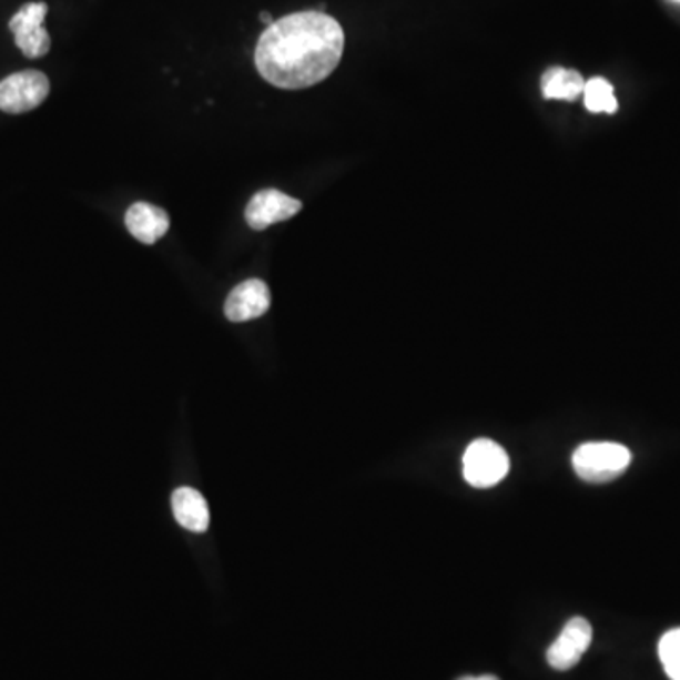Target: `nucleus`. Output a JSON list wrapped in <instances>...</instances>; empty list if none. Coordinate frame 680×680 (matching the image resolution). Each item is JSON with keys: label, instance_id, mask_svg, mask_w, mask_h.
<instances>
[{"label": "nucleus", "instance_id": "f257e3e1", "mask_svg": "<svg viewBox=\"0 0 680 680\" xmlns=\"http://www.w3.org/2000/svg\"><path fill=\"white\" fill-rule=\"evenodd\" d=\"M344 31L319 10L290 13L274 21L255 45L261 77L281 90H305L324 82L343 58Z\"/></svg>", "mask_w": 680, "mask_h": 680}, {"label": "nucleus", "instance_id": "f03ea898", "mask_svg": "<svg viewBox=\"0 0 680 680\" xmlns=\"http://www.w3.org/2000/svg\"><path fill=\"white\" fill-rule=\"evenodd\" d=\"M631 451L618 443H586L572 454V467L586 483L603 484L626 473Z\"/></svg>", "mask_w": 680, "mask_h": 680}, {"label": "nucleus", "instance_id": "7ed1b4c3", "mask_svg": "<svg viewBox=\"0 0 680 680\" xmlns=\"http://www.w3.org/2000/svg\"><path fill=\"white\" fill-rule=\"evenodd\" d=\"M509 456L490 439L473 440L464 454V477L475 488H491L507 477Z\"/></svg>", "mask_w": 680, "mask_h": 680}, {"label": "nucleus", "instance_id": "20e7f679", "mask_svg": "<svg viewBox=\"0 0 680 680\" xmlns=\"http://www.w3.org/2000/svg\"><path fill=\"white\" fill-rule=\"evenodd\" d=\"M48 95L50 80L44 72H16L0 82V110L7 114H26L39 109Z\"/></svg>", "mask_w": 680, "mask_h": 680}, {"label": "nucleus", "instance_id": "39448f33", "mask_svg": "<svg viewBox=\"0 0 680 680\" xmlns=\"http://www.w3.org/2000/svg\"><path fill=\"white\" fill-rule=\"evenodd\" d=\"M45 13H48L45 2H29L10 20L8 27L16 39V45L23 51L26 58H44L50 51V32L44 29Z\"/></svg>", "mask_w": 680, "mask_h": 680}, {"label": "nucleus", "instance_id": "423d86ee", "mask_svg": "<svg viewBox=\"0 0 680 680\" xmlns=\"http://www.w3.org/2000/svg\"><path fill=\"white\" fill-rule=\"evenodd\" d=\"M591 626L586 618H571L561 630L558 639L550 645L547 652V660L550 668L556 671H567L579 663L586 650L590 649Z\"/></svg>", "mask_w": 680, "mask_h": 680}, {"label": "nucleus", "instance_id": "0eeeda50", "mask_svg": "<svg viewBox=\"0 0 680 680\" xmlns=\"http://www.w3.org/2000/svg\"><path fill=\"white\" fill-rule=\"evenodd\" d=\"M303 203L290 197L278 190H265L255 193L246 206V222L255 231H263L274 223L286 222L300 214Z\"/></svg>", "mask_w": 680, "mask_h": 680}, {"label": "nucleus", "instance_id": "6e6552de", "mask_svg": "<svg viewBox=\"0 0 680 680\" xmlns=\"http://www.w3.org/2000/svg\"><path fill=\"white\" fill-rule=\"evenodd\" d=\"M268 308H271V292H268L267 284L257 281V278L238 284L230 293V297L223 306L227 319L236 322V324L260 318Z\"/></svg>", "mask_w": 680, "mask_h": 680}, {"label": "nucleus", "instance_id": "1a4fd4ad", "mask_svg": "<svg viewBox=\"0 0 680 680\" xmlns=\"http://www.w3.org/2000/svg\"><path fill=\"white\" fill-rule=\"evenodd\" d=\"M129 233L142 244H155L169 231L165 211L148 203H134L125 214Z\"/></svg>", "mask_w": 680, "mask_h": 680}, {"label": "nucleus", "instance_id": "9d476101", "mask_svg": "<svg viewBox=\"0 0 680 680\" xmlns=\"http://www.w3.org/2000/svg\"><path fill=\"white\" fill-rule=\"evenodd\" d=\"M172 512L182 528L204 534L211 526V510L204 497L193 488H179L172 494Z\"/></svg>", "mask_w": 680, "mask_h": 680}, {"label": "nucleus", "instance_id": "9b49d317", "mask_svg": "<svg viewBox=\"0 0 680 680\" xmlns=\"http://www.w3.org/2000/svg\"><path fill=\"white\" fill-rule=\"evenodd\" d=\"M585 78L577 71L554 67L542 74V95L552 101H575L585 93Z\"/></svg>", "mask_w": 680, "mask_h": 680}, {"label": "nucleus", "instance_id": "f8f14e48", "mask_svg": "<svg viewBox=\"0 0 680 680\" xmlns=\"http://www.w3.org/2000/svg\"><path fill=\"white\" fill-rule=\"evenodd\" d=\"M582 95H585L586 109L593 114H615L618 110L615 90L609 80L605 78H591L590 82H586Z\"/></svg>", "mask_w": 680, "mask_h": 680}, {"label": "nucleus", "instance_id": "ddd939ff", "mask_svg": "<svg viewBox=\"0 0 680 680\" xmlns=\"http://www.w3.org/2000/svg\"><path fill=\"white\" fill-rule=\"evenodd\" d=\"M658 652L669 679L680 680V628H674L661 637Z\"/></svg>", "mask_w": 680, "mask_h": 680}, {"label": "nucleus", "instance_id": "4468645a", "mask_svg": "<svg viewBox=\"0 0 680 680\" xmlns=\"http://www.w3.org/2000/svg\"><path fill=\"white\" fill-rule=\"evenodd\" d=\"M458 680H499L494 674H483V677H461Z\"/></svg>", "mask_w": 680, "mask_h": 680}, {"label": "nucleus", "instance_id": "2eb2a0df", "mask_svg": "<svg viewBox=\"0 0 680 680\" xmlns=\"http://www.w3.org/2000/svg\"><path fill=\"white\" fill-rule=\"evenodd\" d=\"M260 20L263 21V23H265V26H273L274 21H273V16H271V13L268 12H261L260 16Z\"/></svg>", "mask_w": 680, "mask_h": 680}, {"label": "nucleus", "instance_id": "dca6fc26", "mask_svg": "<svg viewBox=\"0 0 680 680\" xmlns=\"http://www.w3.org/2000/svg\"><path fill=\"white\" fill-rule=\"evenodd\" d=\"M677 2H680V0H677Z\"/></svg>", "mask_w": 680, "mask_h": 680}]
</instances>
